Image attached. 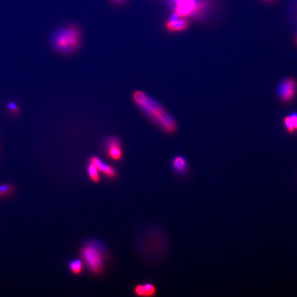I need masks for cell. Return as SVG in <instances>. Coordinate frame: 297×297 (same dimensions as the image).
Wrapping results in <instances>:
<instances>
[{
	"instance_id": "52a82bcc",
	"label": "cell",
	"mask_w": 297,
	"mask_h": 297,
	"mask_svg": "<svg viewBox=\"0 0 297 297\" xmlns=\"http://www.w3.org/2000/svg\"><path fill=\"white\" fill-rule=\"evenodd\" d=\"M90 163L95 165L98 168L99 171L102 172L107 178L114 179L117 176V171H116L115 168L110 166V165L102 162L101 160L97 156H93V157L90 158Z\"/></svg>"
},
{
	"instance_id": "8fae6325",
	"label": "cell",
	"mask_w": 297,
	"mask_h": 297,
	"mask_svg": "<svg viewBox=\"0 0 297 297\" xmlns=\"http://www.w3.org/2000/svg\"><path fill=\"white\" fill-rule=\"evenodd\" d=\"M88 173L92 181L95 183H99L100 181V177L99 175V169L93 163H90L88 166Z\"/></svg>"
},
{
	"instance_id": "6da1fadb",
	"label": "cell",
	"mask_w": 297,
	"mask_h": 297,
	"mask_svg": "<svg viewBox=\"0 0 297 297\" xmlns=\"http://www.w3.org/2000/svg\"><path fill=\"white\" fill-rule=\"evenodd\" d=\"M133 99L137 105L165 132L171 133L176 131L175 119L156 100L140 91L135 92Z\"/></svg>"
},
{
	"instance_id": "5bb4252c",
	"label": "cell",
	"mask_w": 297,
	"mask_h": 297,
	"mask_svg": "<svg viewBox=\"0 0 297 297\" xmlns=\"http://www.w3.org/2000/svg\"><path fill=\"white\" fill-rule=\"evenodd\" d=\"M13 186L6 185V184L0 185V198L10 195V194H13Z\"/></svg>"
},
{
	"instance_id": "3957f363",
	"label": "cell",
	"mask_w": 297,
	"mask_h": 297,
	"mask_svg": "<svg viewBox=\"0 0 297 297\" xmlns=\"http://www.w3.org/2000/svg\"><path fill=\"white\" fill-rule=\"evenodd\" d=\"M100 245L90 242L83 246L81 251V258L87 267L93 274H99L103 269L104 254Z\"/></svg>"
},
{
	"instance_id": "5b68a950",
	"label": "cell",
	"mask_w": 297,
	"mask_h": 297,
	"mask_svg": "<svg viewBox=\"0 0 297 297\" xmlns=\"http://www.w3.org/2000/svg\"><path fill=\"white\" fill-rule=\"evenodd\" d=\"M297 83L293 78L283 80L277 88V95L282 101L289 102L296 96Z\"/></svg>"
},
{
	"instance_id": "7a4b0ae2",
	"label": "cell",
	"mask_w": 297,
	"mask_h": 297,
	"mask_svg": "<svg viewBox=\"0 0 297 297\" xmlns=\"http://www.w3.org/2000/svg\"><path fill=\"white\" fill-rule=\"evenodd\" d=\"M81 39L79 29L69 25L57 29L50 37V43L58 53L69 54L79 48Z\"/></svg>"
},
{
	"instance_id": "8992f818",
	"label": "cell",
	"mask_w": 297,
	"mask_h": 297,
	"mask_svg": "<svg viewBox=\"0 0 297 297\" xmlns=\"http://www.w3.org/2000/svg\"><path fill=\"white\" fill-rule=\"evenodd\" d=\"M106 150L110 159L114 161H120L122 159L123 150L121 142L115 137H111L106 142Z\"/></svg>"
},
{
	"instance_id": "4fadbf2b",
	"label": "cell",
	"mask_w": 297,
	"mask_h": 297,
	"mask_svg": "<svg viewBox=\"0 0 297 297\" xmlns=\"http://www.w3.org/2000/svg\"><path fill=\"white\" fill-rule=\"evenodd\" d=\"M142 293H143V297L154 296L156 293V287L150 283L142 284Z\"/></svg>"
},
{
	"instance_id": "277c9868",
	"label": "cell",
	"mask_w": 297,
	"mask_h": 297,
	"mask_svg": "<svg viewBox=\"0 0 297 297\" xmlns=\"http://www.w3.org/2000/svg\"><path fill=\"white\" fill-rule=\"evenodd\" d=\"M173 9V13L181 18L196 16L204 8L201 0H168Z\"/></svg>"
},
{
	"instance_id": "9a60e30c",
	"label": "cell",
	"mask_w": 297,
	"mask_h": 297,
	"mask_svg": "<svg viewBox=\"0 0 297 297\" xmlns=\"http://www.w3.org/2000/svg\"><path fill=\"white\" fill-rule=\"evenodd\" d=\"M8 107H9L10 110L14 111V112H17L18 110L17 109V106L15 105V104L13 103V102H10L8 104Z\"/></svg>"
},
{
	"instance_id": "ba28073f",
	"label": "cell",
	"mask_w": 297,
	"mask_h": 297,
	"mask_svg": "<svg viewBox=\"0 0 297 297\" xmlns=\"http://www.w3.org/2000/svg\"><path fill=\"white\" fill-rule=\"evenodd\" d=\"M189 22L185 18L179 17L178 15L173 13L166 24V28L168 31L171 32H179L183 31L189 28Z\"/></svg>"
},
{
	"instance_id": "30bf717a",
	"label": "cell",
	"mask_w": 297,
	"mask_h": 297,
	"mask_svg": "<svg viewBox=\"0 0 297 297\" xmlns=\"http://www.w3.org/2000/svg\"><path fill=\"white\" fill-rule=\"evenodd\" d=\"M285 127L289 133H293L297 130V113L286 116L284 120Z\"/></svg>"
},
{
	"instance_id": "7c38bea8",
	"label": "cell",
	"mask_w": 297,
	"mask_h": 297,
	"mask_svg": "<svg viewBox=\"0 0 297 297\" xmlns=\"http://www.w3.org/2000/svg\"><path fill=\"white\" fill-rule=\"evenodd\" d=\"M69 269L73 274H79L83 270V262L79 260H72L69 262Z\"/></svg>"
},
{
	"instance_id": "9c48e42d",
	"label": "cell",
	"mask_w": 297,
	"mask_h": 297,
	"mask_svg": "<svg viewBox=\"0 0 297 297\" xmlns=\"http://www.w3.org/2000/svg\"><path fill=\"white\" fill-rule=\"evenodd\" d=\"M172 167L175 173L178 174H185L189 170L188 163L185 157L182 156H178L175 157L172 161Z\"/></svg>"
}]
</instances>
